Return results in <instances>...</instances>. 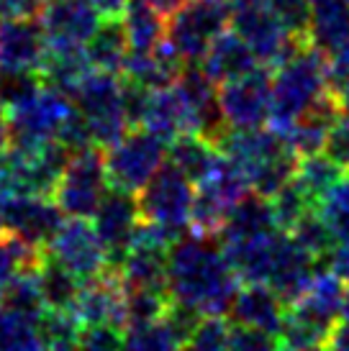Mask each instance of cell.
Listing matches in <instances>:
<instances>
[{
    "label": "cell",
    "instance_id": "3",
    "mask_svg": "<svg viewBox=\"0 0 349 351\" xmlns=\"http://www.w3.org/2000/svg\"><path fill=\"white\" fill-rule=\"evenodd\" d=\"M232 31L242 36L257 54L262 67L278 69L291 62L298 51L311 47L308 41L295 39L285 31L267 0H232Z\"/></svg>",
    "mask_w": 349,
    "mask_h": 351
},
{
    "label": "cell",
    "instance_id": "29",
    "mask_svg": "<svg viewBox=\"0 0 349 351\" xmlns=\"http://www.w3.org/2000/svg\"><path fill=\"white\" fill-rule=\"evenodd\" d=\"M142 128H146L149 134H155L157 138H162L165 144H172L180 134H188V113L177 90L165 88L155 90Z\"/></svg>",
    "mask_w": 349,
    "mask_h": 351
},
{
    "label": "cell",
    "instance_id": "55",
    "mask_svg": "<svg viewBox=\"0 0 349 351\" xmlns=\"http://www.w3.org/2000/svg\"><path fill=\"white\" fill-rule=\"evenodd\" d=\"M5 149H8V126L0 123V156L5 154Z\"/></svg>",
    "mask_w": 349,
    "mask_h": 351
},
{
    "label": "cell",
    "instance_id": "1",
    "mask_svg": "<svg viewBox=\"0 0 349 351\" xmlns=\"http://www.w3.org/2000/svg\"><path fill=\"white\" fill-rule=\"evenodd\" d=\"M239 282L218 239L190 234L177 239L170 249L167 290L172 300L195 308L203 318L229 313Z\"/></svg>",
    "mask_w": 349,
    "mask_h": 351
},
{
    "label": "cell",
    "instance_id": "49",
    "mask_svg": "<svg viewBox=\"0 0 349 351\" xmlns=\"http://www.w3.org/2000/svg\"><path fill=\"white\" fill-rule=\"evenodd\" d=\"M21 272V264L16 259V254L10 249L8 236L0 231V298L5 293V287L10 285V280Z\"/></svg>",
    "mask_w": 349,
    "mask_h": 351
},
{
    "label": "cell",
    "instance_id": "4",
    "mask_svg": "<svg viewBox=\"0 0 349 351\" xmlns=\"http://www.w3.org/2000/svg\"><path fill=\"white\" fill-rule=\"evenodd\" d=\"M72 103L90 123L95 147H113L131 131L121 98V75L90 69V75L72 95Z\"/></svg>",
    "mask_w": 349,
    "mask_h": 351
},
{
    "label": "cell",
    "instance_id": "32",
    "mask_svg": "<svg viewBox=\"0 0 349 351\" xmlns=\"http://www.w3.org/2000/svg\"><path fill=\"white\" fill-rule=\"evenodd\" d=\"M36 274H39L41 293H44V300H47L49 308L69 311V308L75 305L82 282L69 272L65 264H59L57 259H52V256L44 252V259H41L39 267H36Z\"/></svg>",
    "mask_w": 349,
    "mask_h": 351
},
{
    "label": "cell",
    "instance_id": "50",
    "mask_svg": "<svg viewBox=\"0 0 349 351\" xmlns=\"http://www.w3.org/2000/svg\"><path fill=\"white\" fill-rule=\"evenodd\" d=\"M326 267H329V269H334L341 280H349V239H347V241H339V244H337V249H334V252H331V256L326 259Z\"/></svg>",
    "mask_w": 349,
    "mask_h": 351
},
{
    "label": "cell",
    "instance_id": "16",
    "mask_svg": "<svg viewBox=\"0 0 349 351\" xmlns=\"http://www.w3.org/2000/svg\"><path fill=\"white\" fill-rule=\"evenodd\" d=\"M82 326H116L126 331V285L118 272L100 274L82 282L75 305L69 308Z\"/></svg>",
    "mask_w": 349,
    "mask_h": 351
},
{
    "label": "cell",
    "instance_id": "60",
    "mask_svg": "<svg viewBox=\"0 0 349 351\" xmlns=\"http://www.w3.org/2000/svg\"><path fill=\"white\" fill-rule=\"evenodd\" d=\"M347 3H349V0H347Z\"/></svg>",
    "mask_w": 349,
    "mask_h": 351
},
{
    "label": "cell",
    "instance_id": "58",
    "mask_svg": "<svg viewBox=\"0 0 349 351\" xmlns=\"http://www.w3.org/2000/svg\"><path fill=\"white\" fill-rule=\"evenodd\" d=\"M211 3H226V5H229V3H232V0H211Z\"/></svg>",
    "mask_w": 349,
    "mask_h": 351
},
{
    "label": "cell",
    "instance_id": "20",
    "mask_svg": "<svg viewBox=\"0 0 349 351\" xmlns=\"http://www.w3.org/2000/svg\"><path fill=\"white\" fill-rule=\"evenodd\" d=\"M344 280L334 269H324V264L316 267V272L311 277V282L306 285L295 300L291 302V308L306 313L311 318H316L319 323L334 328L337 326V318L341 315V302H344Z\"/></svg>",
    "mask_w": 349,
    "mask_h": 351
},
{
    "label": "cell",
    "instance_id": "6",
    "mask_svg": "<svg viewBox=\"0 0 349 351\" xmlns=\"http://www.w3.org/2000/svg\"><path fill=\"white\" fill-rule=\"evenodd\" d=\"M167 144L146 128H131L126 136L106 149L108 182L116 190L139 195L149 180L165 167Z\"/></svg>",
    "mask_w": 349,
    "mask_h": 351
},
{
    "label": "cell",
    "instance_id": "19",
    "mask_svg": "<svg viewBox=\"0 0 349 351\" xmlns=\"http://www.w3.org/2000/svg\"><path fill=\"white\" fill-rule=\"evenodd\" d=\"M282 234H285V231H272V234L244 239V241L221 244L226 259H229V264L234 267V272H236V277H239L242 282L267 285L272 267H275V259H278V249H280Z\"/></svg>",
    "mask_w": 349,
    "mask_h": 351
},
{
    "label": "cell",
    "instance_id": "23",
    "mask_svg": "<svg viewBox=\"0 0 349 351\" xmlns=\"http://www.w3.org/2000/svg\"><path fill=\"white\" fill-rule=\"evenodd\" d=\"M308 44L324 57L349 47V3L347 0H311Z\"/></svg>",
    "mask_w": 349,
    "mask_h": 351
},
{
    "label": "cell",
    "instance_id": "17",
    "mask_svg": "<svg viewBox=\"0 0 349 351\" xmlns=\"http://www.w3.org/2000/svg\"><path fill=\"white\" fill-rule=\"evenodd\" d=\"M344 116L341 113V106L337 95L334 93H326L324 98L316 103V106L306 110L295 123H293L282 138H285V144L291 147V152L295 156H313V154H321L324 149H326V138L331 134V126Z\"/></svg>",
    "mask_w": 349,
    "mask_h": 351
},
{
    "label": "cell",
    "instance_id": "21",
    "mask_svg": "<svg viewBox=\"0 0 349 351\" xmlns=\"http://www.w3.org/2000/svg\"><path fill=\"white\" fill-rule=\"evenodd\" d=\"M316 267H319V262L308 252H303L301 246L293 241L291 234H282L278 259H275V267H272L267 285L280 295L285 305H291L306 290V285L311 282Z\"/></svg>",
    "mask_w": 349,
    "mask_h": 351
},
{
    "label": "cell",
    "instance_id": "26",
    "mask_svg": "<svg viewBox=\"0 0 349 351\" xmlns=\"http://www.w3.org/2000/svg\"><path fill=\"white\" fill-rule=\"evenodd\" d=\"M218 159H221V149L201 134H180L172 144H167V165H172L177 172L193 180L195 185L211 175Z\"/></svg>",
    "mask_w": 349,
    "mask_h": 351
},
{
    "label": "cell",
    "instance_id": "47",
    "mask_svg": "<svg viewBox=\"0 0 349 351\" xmlns=\"http://www.w3.org/2000/svg\"><path fill=\"white\" fill-rule=\"evenodd\" d=\"M280 339L275 333L249 328V326H236L232 331V351H278Z\"/></svg>",
    "mask_w": 349,
    "mask_h": 351
},
{
    "label": "cell",
    "instance_id": "33",
    "mask_svg": "<svg viewBox=\"0 0 349 351\" xmlns=\"http://www.w3.org/2000/svg\"><path fill=\"white\" fill-rule=\"evenodd\" d=\"M344 172L347 169H341L329 154H313V156H303L301 162H298V169H295L293 180L308 195L311 203L319 205L321 197L339 182L341 177H344Z\"/></svg>",
    "mask_w": 349,
    "mask_h": 351
},
{
    "label": "cell",
    "instance_id": "25",
    "mask_svg": "<svg viewBox=\"0 0 349 351\" xmlns=\"http://www.w3.org/2000/svg\"><path fill=\"white\" fill-rule=\"evenodd\" d=\"M90 69L93 64L85 54V47H49L47 62L41 67V80L47 88L72 98L82 80L90 75Z\"/></svg>",
    "mask_w": 349,
    "mask_h": 351
},
{
    "label": "cell",
    "instance_id": "44",
    "mask_svg": "<svg viewBox=\"0 0 349 351\" xmlns=\"http://www.w3.org/2000/svg\"><path fill=\"white\" fill-rule=\"evenodd\" d=\"M272 13L278 16L285 31H291L295 39L308 41L311 34V0H267Z\"/></svg>",
    "mask_w": 349,
    "mask_h": 351
},
{
    "label": "cell",
    "instance_id": "51",
    "mask_svg": "<svg viewBox=\"0 0 349 351\" xmlns=\"http://www.w3.org/2000/svg\"><path fill=\"white\" fill-rule=\"evenodd\" d=\"M103 19H124L131 0H93Z\"/></svg>",
    "mask_w": 349,
    "mask_h": 351
},
{
    "label": "cell",
    "instance_id": "15",
    "mask_svg": "<svg viewBox=\"0 0 349 351\" xmlns=\"http://www.w3.org/2000/svg\"><path fill=\"white\" fill-rule=\"evenodd\" d=\"M49 47H85L103 23L93 0H49L39 10Z\"/></svg>",
    "mask_w": 349,
    "mask_h": 351
},
{
    "label": "cell",
    "instance_id": "7",
    "mask_svg": "<svg viewBox=\"0 0 349 351\" xmlns=\"http://www.w3.org/2000/svg\"><path fill=\"white\" fill-rule=\"evenodd\" d=\"M111 190L106 169V152L90 147L69 159L65 175L54 190V200L69 218H93L100 200Z\"/></svg>",
    "mask_w": 349,
    "mask_h": 351
},
{
    "label": "cell",
    "instance_id": "22",
    "mask_svg": "<svg viewBox=\"0 0 349 351\" xmlns=\"http://www.w3.org/2000/svg\"><path fill=\"white\" fill-rule=\"evenodd\" d=\"M203 69L211 75L216 85H226L232 80H239L244 75L262 67L252 47L236 34V31H223L221 36L211 44V49L201 62Z\"/></svg>",
    "mask_w": 349,
    "mask_h": 351
},
{
    "label": "cell",
    "instance_id": "35",
    "mask_svg": "<svg viewBox=\"0 0 349 351\" xmlns=\"http://www.w3.org/2000/svg\"><path fill=\"white\" fill-rule=\"evenodd\" d=\"M331 328L319 323L316 318H311L306 313L295 311V308H285V318H282L280 333L278 339L282 343H288L291 349L295 351H311V349H321L329 341Z\"/></svg>",
    "mask_w": 349,
    "mask_h": 351
},
{
    "label": "cell",
    "instance_id": "5",
    "mask_svg": "<svg viewBox=\"0 0 349 351\" xmlns=\"http://www.w3.org/2000/svg\"><path fill=\"white\" fill-rule=\"evenodd\" d=\"M226 26H232V8L226 3L188 0L183 8L167 19V44L183 64H201Z\"/></svg>",
    "mask_w": 349,
    "mask_h": 351
},
{
    "label": "cell",
    "instance_id": "28",
    "mask_svg": "<svg viewBox=\"0 0 349 351\" xmlns=\"http://www.w3.org/2000/svg\"><path fill=\"white\" fill-rule=\"evenodd\" d=\"M121 21L126 26L131 51L149 54L159 49L162 41L167 39V19L146 0H131Z\"/></svg>",
    "mask_w": 349,
    "mask_h": 351
},
{
    "label": "cell",
    "instance_id": "12",
    "mask_svg": "<svg viewBox=\"0 0 349 351\" xmlns=\"http://www.w3.org/2000/svg\"><path fill=\"white\" fill-rule=\"evenodd\" d=\"M218 103H221L226 123L236 131L244 128H262L270 123L272 110V77L267 67H257L254 72L226 85H218Z\"/></svg>",
    "mask_w": 349,
    "mask_h": 351
},
{
    "label": "cell",
    "instance_id": "31",
    "mask_svg": "<svg viewBox=\"0 0 349 351\" xmlns=\"http://www.w3.org/2000/svg\"><path fill=\"white\" fill-rule=\"evenodd\" d=\"M167 256L170 252L131 246L118 274L126 287H167Z\"/></svg>",
    "mask_w": 349,
    "mask_h": 351
},
{
    "label": "cell",
    "instance_id": "10",
    "mask_svg": "<svg viewBox=\"0 0 349 351\" xmlns=\"http://www.w3.org/2000/svg\"><path fill=\"white\" fill-rule=\"evenodd\" d=\"M44 252L65 264L80 282H90L108 272V252L95 226L87 223V218H67L52 236Z\"/></svg>",
    "mask_w": 349,
    "mask_h": 351
},
{
    "label": "cell",
    "instance_id": "37",
    "mask_svg": "<svg viewBox=\"0 0 349 351\" xmlns=\"http://www.w3.org/2000/svg\"><path fill=\"white\" fill-rule=\"evenodd\" d=\"M39 333L44 339L47 351H78L82 323L75 318L72 311H57L49 308L39 321Z\"/></svg>",
    "mask_w": 349,
    "mask_h": 351
},
{
    "label": "cell",
    "instance_id": "11",
    "mask_svg": "<svg viewBox=\"0 0 349 351\" xmlns=\"http://www.w3.org/2000/svg\"><path fill=\"white\" fill-rule=\"evenodd\" d=\"M139 223H142L139 195L111 187L98 205L95 215H93V226H95L98 236L108 252V269L111 272H118L124 259L128 256Z\"/></svg>",
    "mask_w": 349,
    "mask_h": 351
},
{
    "label": "cell",
    "instance_id": "40",
    "mask_svg": "<svg viewBox=\"0 0 349 351\" xmlns=\"http://www.w3.org/2000/svg\"><path fill=\"white\" fill-rule=\"evenodd\" d=\"M270 203H272V213H275V223H278V228L285 231V234H291L293 226L298 223L308 210L316 208V205L308 200V195L295 185V180H291L280 193H275V195L270 197Z\"/></svg>",
    "mask_w": 349,
    "mask_h": 351
},
{
    "label": "cell",
    "instance_id": "36",
    "mask_svg": "<svg viewBox=\"0 0 349 351\" xmlns=\"http://www.w3.org/2000/svg\"><path fill=\"white\" fill-rule=\"evenodd\" d=\"M291 236H293V241L301 246L303 252H308L319 264H326L331 252L339 244V239L334 236V231H331L329 223L321 218V213L316 208L308 210L298 223L293 226Z\"/></svg>",
    "mask_w": 349,
    "mask_h": 351
},
{
    "label": "cell",
    "instance_id": "30",
    "mask_svg": "<svg viewBox=\"0 0 349 351\" xmlns=\"http://www.w3.org/2000/svg\"><path fill=\"white\" fill-rule=\"evenodd\" d=\"M0 305L8 308V311L19 313L21 318L36 323L44 318V313L49 311L47 300H44V293H41V282L39 274H36V267L34 269H21L10 285L5 287V293L0 298Z\"/></svg>",
    "mask_w": 349,
    "mask_h": 351
},
{
    "label": "cell",
    "instance_id": "27",
    "mask_svg": "<svg viewBox=\"0 0 349 351\" xmlns=\"http://www.w3.org/2000/svg\"><path fill=\"white\" fill-rule=\"evenodd\" d=\"M128 51H131V47H128L126 26L121 19H103V23L98 26V31L85 44V54L93 69L113 72V75L124 72Z\"/></svg>",
    "mask_w": 349,
    "mask_h": 351
},
{
    "label": "cell",
    "instance_id": "57",
    "mask_svg": "<svg viewBox=\"0 0 349 351\" xmlns=\"http://www.w3.org/2000/svg\"><path fill=\"white\" fill-rule=\"evenodd\" d=\"M341 321L349 323V287L347 293H344V302H341Z\"/></svg>",
    "mask_w": 349,
    "mask_h": 351
},
{
    "label": "cell",
    "instance_id": "53",
    "mask_svg": "<svg viewBox=\"0 0 349 351\" xmlns=\"http://www.w3.org/2000/svg\"><path fill=\"white\" fill-rule=\"evenodd\" d=\"M146 3H152V5H155L165 19H170L172 13H177V10L183 8L188 0H146Z\"/></svg>",
    "mask_w": 349,
    "mask_h": 351
},
{
    "label": "cell",
    "instance_id": "45",
    "mask_svg": "<svg viewBox=\"0 0 349 351\" xmlns=\"http://www.w3.org/2000/svg\"><path fill=\"white\" fill-rule=\"evenodd\" d=\"M126 331L116 326H82L78 351H124Z\"/></svg>",
    "mask_w": 349,
    "mask_h": 351
},
{
    "label": "cell",
    "instance_id": "9",
    "mask_svg": "<svg viewBox=\"0 0 349 351\" xmlns=\"http://www.w3.org/2000/svg\"><path fill=\"white\" fill-rule=\"evenodd\" d=\"M72 108H75L72 98L44 85V90L34 100L5 113L8 147L39 149L49 141H57L59 128L72 113Z\"/></svg>",
    "mask_w": 349,
    "mask_h": 351
},
{
    "label": "cell",
    "instance_id": "48",
    "mask_svg": "<svg viewBox=\"0 0 349 351\" xmlns=\"http://www.w3.org/2000/svg\"><path fill=\"white\" fill-rule=\"evenodd\" d=\"M326 154L349 172V116H341L334 126H331V134L326 138Z\"/></svg>",
    "mask_w": 349,
    "mask_h": 351
},
{
    "label": "cell",
    "instance_id": "24",
    "mask_svg": "<svg viewBox=\"0 0 349 351\" xmlns=\"http://www.w3.org/2000/svg\"><path fill=\"white\" fill-rule=\"evenodd\" d=\"M272 231H280L275 223V213H272V203L267 197L249 193L234 205L226 223H223L218 241L229 244V241H244V239H254V236H264Z\"/></svg>",
    "mask_w": 349,
    "mask_h": 351
},
{
    "label": "cell",
    "instance_id": "8",
    "mask_svg": "<svg viewBox=\"0 0 349 351\" xmlns=\"http://www.w3.org/2000/svg\"><path fill=\"white\" fill-rule=\"evenodd\" d=\"M193 185V180H188L183 172H177L172 165H165L149 180V185L139 193L142 218L162 226L180 239V234L190 228L195 200Z\"/></svg>",
    "mask_w": 349,
    "mask_h": 351
},
{
    "label": "cell",
    "instance_id": "43",
    "mask_svg": "<svg viewBox=\"0 0 349 351\" xmlns=\"http://www.w3.org/2000/svg\"><path fill=\"white\" fill-rule=\"evenodd\" d=\"M234 323L223 321V315H205L195 326L188 339V351H232Z\"/></svg>",
    "mask_w": 349,
    "mask_h": 351
},
{
    "label": "cell",
    "instance_id": "13",
    "mask_svg": "<svg viewBox=\"0 0 349 351\" xmlns=\"http://www.w3.org/2000/svg\"><path fill=\"white\" fill-rule=\"evenodd\" d=\"M62 223L65 213L54 197L8 195L3 200V231L19 236L36 249H47Z\"/></svg>",
    "mask_w": 349,
    "mask_h": 351
},
{
    "label": "cell",
    "instance_id": "14",
    "mask_svg": "<svg viewBox=\"0 0 349 351\" xmlns=\"http://www.w3.org/2000/svg\"><path fill=\"white\" fill-rule=\"evenodd\" d=\"M47 54L49 39L39 16H13L0 21V69L41 72Z\"/></svg>",
    "mask_w": 349,
    "mask_h": 351
},
{
    "label": "cell",
    "instance_id": "34",
    "mask_svg": "<svg viewBox=\"0 0 349 351\" xmlns=\"http://www.w3.org/2000/svg\"><path fill=\"white\" fill-rule=\"evenodd\" d=\"M172 305L167 287H126V331L162 321Z\"/></svg>",
    "mask_w": 349,
    "mask_h": 351
},
{
    "label": "cell",
    "instance_id": "54",
    "mask_svg": "<svg viewBox=\"0 0 349 351\" xmlns=\"http://www.w3.org/2000/svg\"><path fill=\"white\" fill-rule=\"evenodd\" d=\"M13 16H26L21 8V0H0V21L13 19Z\"/></svg>",
    "mask_w": 349,
    "mask_h": 351
},
{
    "label": "cell",
    "instance_id": "38",
    "mask_svg": "<svg viewBox=\"0 0 349 351\" xmlns=\"http://www.w3.org/2000/svg\"><path fill=\"white\" fill-rule=\"evenodd\" d=\"M0 351H47L36 323L0 305Z\"/></svg>",
    "mask_w": 349,
    "mask_h": 351
},
{
    "label": "cell",
    "instance_id": "41",
    "mask_svg": "<svg viewBox=\"0 0 349 351\" xmlns=\"http://www.w3.org/2000/svg\"><path fill=\"white\" fill-rule=\"evenodd\" d=\"M316 210H319L321 218L329 223L334 236H337L339 241H347L349 239V177H341L339 182L321 197L319 205H316Z\"/></svg>",
    "mask_w": 349,
    "mask_h": 351
},
{
    "label": "cell",
    "instance_id": "52",
    "mask_svg": "<svg viewBox=\"0 0 349 351\" xmlns=\"http://www.w3.org/2000/svg\"><path fill=\"white\" fill-rule=\"evenodd\" d=\"M326 349L329 351H349V323H339V326L331 328Z\"/></svg>",
    "mask_w": 349,
    "mask_h": 351
},
{
    "label": "cell",
    "instance_id": "2",
    "mask_svg": "<svg viewBox=\"0 0 349 351\" xmlns=\"http://www.w3.org/2000/svg\"><path fill=\"white\" fill-rule=\"evenodd\" d=\"M329 93L326 57L313 47L298 51L291 62L275 69L272 77L270 128L285 134L298 118L316 106Z\"/></svg>",
    "mask_w": 349,
    "mask_h": 351
},
{
    "label": "cell",
    "instance_id": "18",
    "mask_svg": "<svg viewBox=\"0 0 349 351\" xmlns=\"http://www.w3.org/2000/svg\"><path fill=\"white\" fill-rule=\"evenodd\" d=\"M285 308L288 305L270 285L247 282L239 287L229 313H232V323L236 326H249V328H260L278 336L285 318Z\"/></svg>",
    "mask_w": 349,
    "mask_h": 351
},
{
    "label": "cell",
    "instance_id": "56",
    "mask_svg": "<svg viewBox=\"0 0 349 351\" xmlns=\"http://www.w3.org/2000/svg\"><path fill=\"white\" fill-rule=\"evenodd\" d=\"M337 100H339V106H341V113L344 116H349V88L341 93V95H337Z\"/></svg>",
    "mask_w": 349,
    "mask_h": 351
},
{
    "label": "cell",
    "instance_id": "59",
    "mask_svg": "<svg viewBox=\"0 0 349 351\" xmlns=\"http://www.w3.org/2000/svg\"><path fill=\"white\" fill-rule=\"evenodd\" d=\"M311 351H329V349H326V346H321V349H311Z\"/></svg>",
    "mask_w": 349,
    "mask_h": 351
},
{
    "label": "cell",
    "instance_id": "39",
    "mask_svg": "<svg viewBox=\"0 0 349 351\" xmlns=\"http://www.w3.org/2000/svg\"><path fill=\"white\" fill-rule=\"evenodd\" d=\"M44 90L41 72H23V69H0V103L5 113L13 108L26 106Z\"/></svg>",
    "mask_w": 349,
    "mask_h": 351
},
{
    "label": "cell",
    "instance_id": "42",
    "mask_svg": "<svg viewBox=\"0 0 349 351\" xmlns=\"http://www.w3.org/2000/svg\"><path fill=\"white\" fill-rule=\"evenodd\" d=\"M183 346L167 321L149 323L142 328H128L124 339V351H177Z\"/></svg>",
    "mask_w": 349,
    "mask_h": 351
},
{
    "label": "cell",
    "instance_id": "46",
    "mask_svg": "<svg viewBox=\"0 0 349 351\" xmlns=\"http://www.w3.org/2000/svg\"><path fill=\"white\" fill-rule=\"evenodd\" d=\"M57 141L59 144H65L72 154L95 147V141H93V131H90V123H87L85 116L80 113L78 108H72V113L67 116V121L62 123Z\"/></svg>",
    "mask_w": 349,
    "mask_h": 351
}]
</instances>
